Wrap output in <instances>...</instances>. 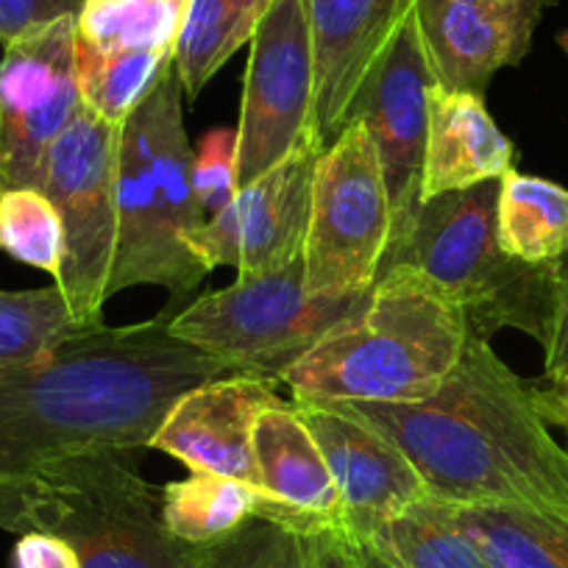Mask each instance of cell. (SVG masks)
Wrapping results in <instances>:
<instances>
[{
  "label": "cell",
  "mask_w": 568,
  "mask_h": 568,
  "mask_svg": "<svg viewBox=\"0 0 568 568\" xmlns=\"http://www.w3.org/2000/svg\"><path fill=\"white\" fill-rule=\"evenodd\" d=\"M14 568H81V560L59 535L26 532L14 544Z\"/></svg>",
  "instance_id": "cell-34"
},
{
  "label": "cell",
  "mask_w": 568,
  "mask_h": 568,
  "mask_svg": "<svg viewBox=\"0 0 568 568\" xmlns=\"http://www.w3.org/2000/svg\"><path fill=\"white\" fill-rule=\"evenodd\" d=\"M0 529L26 535L34 529V477L0 471Z\"/></svg>",
  "instance_id": "cell-33"
},
{
  "label": "cell",
  "mask_w": 568,
  "mask_h": 568,
  "mask_svg": "<svg viewBox=\"0 0 568 568\" xmlns=\"http://www.w3.org/2000/svg\"><path fill=\"white\" fill-rule=\"evenodd\" d=\"M363 296L326 298L307 293L304 260L267 273H240L223 291L204 293L173 310L168 329L176 341L232 363L240 374L278 382Z\"/></svg>",
  "instance_id": "cell-7"
},
{
  "label": "cell",
  "mask_w": 568,
  "mask_h": 568,
  "mask_svg": "<svg viewBox=\"0 0 568 568\" xmlns=\"http://www.w3.org/2000/svg\"><path fill=\"white\" fill-rule=\"evenodd\" d=\"M359 551H363V549H359ZM363 568H385V566H382V562H376L374 557L368 555V551H363Z\"/></svg>",
  "instance_id": "cell-37"
},
{
  "label": "cell",
  "mask_w": 568,
  "mask_h": 568,
  "mask_svg": "<svg viewBox=\"0 0 568 568\" xmlns=\"http://www.w3.org/2000/svg\"><path fill=\"white\" fill-rule=\"evenodd\" d=\"M329 404L393 440L435 501L527 507L568 521V449L540 418L532 385L477 332L426 402Z\"/></svg>",
  "instance_id": "cell-2"
},
{
  "label": "cell",
  "mask_w": 568,
  "mask_h": 568,
  "mask_svg": "<svg viewBox=\"0 0 568 568\" xmlns=\"http://www.w3.org/2000/svg\"><path fill=\"white\" fill-rule=\"evenodd\" d=\"M557 45H560L568 57V31H560V34H557Z\"/></svg>",
  "instance_id": "cell-38"
},
{
  "label": "cell",
  "mask_w": 568,
  "mask_h": 568,
  "mask_svg": "<svg viewBox=\"0 0 568 568\" xmlns=\"http://www.w3.org/2000/svg\"><path fill=\"white\" fill-rule=\"evenodd\" d=\"M551 0H418L415 26L435 87L483 95L521 62Z\"/></svg>",
  "instance_id": "cell-15"
},
{
  "label": "cell",
  "mask_w": 568,
  "mask_h": 568,
  "mask_svg": "<svg viewBox=\"0 0 568 568\" xmlns=\"http://www.w3.org/2000/svg\"><path fill=\"white\" fill-rule=\"evenodd\" d=\"M120 140L123 125L81 106L51 149L40 184L64 229L62 273L53 284L87 326H103L101 310L118 260Z\"/></svg>",
  "instance_id": "cell-8"
},
{
  "label": "cell",
  "mask_w": 568,
  "mask_h": 568,
  "mask_svg": "<svg viewBox=\"0 0 568 568\" xmlns=\"http://www.w3.org/2000/svg\"><path fill=\"white\" fill-rule=\"evenodd\" d=\"M190 0H81L75 51L90 57L176 53Z\"/></svg>",
  "instance_id": "cell-21"
},
{
  "label": "cell",
  "mask_w": 568,
  "mask_h": 568,
  "mask_svg": "<svg viewBox=\"0 0 568 568\" xmlns=\"http://www.w3.org/2000/svg\"><path fill=\"white\" fill-rule=\"evenodd\" d=\"M544 354L546 382L568 379V254L551 262V315Z\"/></svg>",
  "instance_id": "cell-31"
},
{
  "label": "cell",
  "mask_w": 568,
  "mask_h": 568,
  "mask_svg": "<svg viewBox=\"0 0 568 568\" xmlns=\"http://www.w3.org/2000/svg\"><path fill=\"white\" fill-rule=\"evenodd\" d=\"M271 3L273 0H190L173 53L184 95H199L212 75L254 40Z\"/></svg>",
  "instance_id": "cell-23"
},
{
  "label": "cell",
  "mask_w": 568,
  "mask_h": 568,
  "mask_svg": "<svg viewBox=\"0 0 568 568\" xmlns=\"http://www.w3.org/2000/svg\"><path fill=\"white\" fill-rule=\"evenodd\" d=\"M234 145H237V134L229 129H212L199 142L193 162V187L206 217L217 215L237 193Z\"/></svg>",
  "instance_id": "cell-30"
},
{
  "label": "cell",
  "mask_w": 568,
  "mask_h": 568,
  "mask_svg": "<svg viewBox=\"0 0 568 568\" xmlns=\"http://www.w3.org/2000/svg\"><path fill=\"white\" fill-rule=\"evenodd\" d=\"M471 337L463 310L407 267H385L368 296L278 382L293 398L418 404L433 398Z\"/></svg>",
  "instance_id": "cell-3"
},
{
  "label": "cell",
  "mask_w": 568,
  "mask_h": 568,
  "mask_svg": "<svg viewBox=\"0 0 568 568\" xmlns=\"http://www.w3.org/2000/svg\"><path fill=\"white\" fill-rule=\"evenodd\" d=\"M390 248V204L368 129L346 123L315 165L304 245L307 293L363 296L374 287Z\"/></svg>",
  "instance_id": "cell-9"
},
{
  "label": "cell",
  "mask_w": 568,
  "mask_h": 568,
  "mask_svg": "<svg viewBox=\"0 0 568 568\" xmlns=\"http://www.w3.org/2000/svg\"><path fill=\"white\" fill-rule=\"evenodd\" d=\"M357 546L385 568H490L435 499L376 524Z\"/></svg>",
  "instance_id": "cell-25"
},
{
  "label": "cell",
  "mask_w": 568,
  "mask_h": 568,
  "mask_svg": "<svg viewBox=\"0 0 568 568\" xmlns=\"http://www.w3.org/2000/svg\"><path fill=\"white\" fill-rule=\"evenodd\" d=\"M516 145L501 134L477 92L429 90V131L420 173V204L477 187L513 171Z\"/></svg>",
  "instance_id": "cell-19"
},
{
  "label": "cell",
  "mask_w": 568,
  "mask_h": 568,
  "mask_svg": "<svg viewBox=\"0 0 568 568\" xmlns=\"http://www.w3.org/2000/svg\"><path fill=\"white\" fill-rule=\"evenodd\" d=\"M131 452H90L34 471V529L68 540L81 568H204V546L162 521V490Z\"/></svg>",
  "instance_id": "cell-6"
},
{
  "label": "cell",
  "mask_w": 568,
  "mask_h": 568,
  "mask_svg": "<svg viewBox=\"0 0 568 568\" xmlns=\"http://www.w3.org/2000/svg\"><path fill=\"white\" fill-rule=\"evenodd\" d=\"M168 321L171 307L0 368V471L34 474L90 452L149 449L179 396L240 374L226 359L176 341Z\"/></svg>",
  "instance_id": "cell-1"
},
{
  "label": "cell",
  "mask_w": 568,
  "mask_h": 568,
  "mask_svg": "<svg viewBox=\"0 0 568 568\" xmlns=\"http://www.w3.org/2000/svg\"><path fill=\"white\" fill-rule=\"evenodd\" d=\"M95 329L101 326H87L75 318L57 284L40 291H0V368L34 363L62 343Z\"/></svg>",
  "instance_id": "cell-26"
},
{
  "label": "cell",
  "mask_w": 568,
  "mask_h": 568,
  "mask_svg": "<svg viewBox=\"0 0 568 568\" xmlns=\"http://www.w3.org/2000/svg\"><path fill=\"white\" fill-rule=\"evenodd\" d=\"M418 0H307L315 62V136L329 145Z\"/></svg>",
  "instance_id": "cell-17"
},
{
  "label": "cell",
  "mask_w": 568,
  "mask_h": 568,
  "mask_svg": "<svg viewBox=\"0 0 568 568\" xmlns=\"http://www.w3.org/2000/svg\"><path fill=\"white\" fill-rule=\"evenodd\" d=\"M304 568H363V551L341 529L302 535Z\"/></svg>",
  "instance_id": "cell-35"
},
{
  "label": "cell",
  "mask_w": 568,
  "mask_h": 568,
  "mask_svg": "<svg viewBox=\"0 0 568 568\" xmlns=\"http://www.w3.org/2000/svg\"><path fill=\"white\" fill-rule=\"evenodd\" d=\"M324 149L321 140L304 142L287 160L240 187L217 215L190 234L187 245L206 271L226 265L240 276L304 260L315 165Z\"/></svg>",
  "instance_id": "cell-12"
},
{
  "label": "cell",
  "mask_w": 568,
  "mask_h": 568,
  "mask_svg": "<svg viewBox=\"0 0 568 568\" xmlns=\"http://www.w3.org/2000/svg\"><path fill=\"white\" fill-rule=\"evenodd\" d=\"M326 457L343 505V532L359 544L376 524L429 501V488L402 449L374 426L321 398H293Z\"/></svg>",
  "instance_id": "cell-14"
},
{
  "label": "cell",
  "mask_w": 568,
  "mask_h": 568,
  "mask_svg": "<svg viewBox=\"0 0 568 568\" xmlns=\"http://www.w3.org/2000/svg\"><path fill=\"white\" fill-rule=\"evenodd\" d=\"M204 568H304L302 535L251 518L217 544L204 546Z\"/></svg>",
  "instance_id": "cell-29"
},
{
  "label": "cell",
  "mask_w": 568,
  "mask_h": 568,
  "mask_svg": "<svg viewBox=\"0 0 568 568\" xmlns=\"http://www.w3.org/2000/svg\"><path fill=\"white\" fill-rule=\"evenodd\" d=\"M0 248L12 260L53 276L62 273L64 229L57 206L40 190L0 193Z\"/></svg>",
  "instance_id": "cell-28"
},
{
  "label": "cell",
  "mask_w": 568,
  "mask_h": 568,
  "mask_svg": "<svg viewBox=\"0 0 568 568\" xmlns=\"http://www.w3.org/2000/svg\"><path fill=\"white\" fill-rule=\"evenodd\" d=\"M499 179L435 195L415 212L385 267H407L463 310L477 335L518 329L544 346L551 315V265H529L501 251L496 229Z\"/></svg>",
  "instance_id": "cell-5"
},
{
  "label": "cell",
  "mask_w": 568,
  "mask_h": 568,
  "mask_svg": "<svg viewBox=\"0 0 568 568\" xmlns=\"http://www.w3.org/2000/svg\"><path fill=\"white\" fill-rule=\"evenodd\" d=\"M496 229L507 256L529 265H551L568 254V190L507 171L499 179Z\"/></svg>",
  "instance_id": "cell-22"
},
{
  "label": "cell",
  "mask_w": 568,
  "mask_h": 568,
  "mask_svg": "<svg viewBox=\"0 0 568 568\" xmlns=\"http://www.w3.org/2000/svg\"><path fill=\"white\" fill-rule=\"evenodd\" d=\"M532 398L540 418L549 426H560L568 435V379L546 382V387L532 385Z\"/></svg>",
  "instance_id": "cell-36"
},
{
  "label": "cell",
  "mask_w": 568,
  "mask_h": 568,
  "mask_svg": "<svg viewBox=\"0 0 568 568\" xmlns=\"http://www.w3.org/2000/svg\"><path fill=\"white\" fill-rule=\"evenodd\" d=\"M79 109L75 18H62L3 45L0 193L40 190L51 149Z\"/></svg>",
  "instance_id": "cell-11"
},
{
  "label": "cell",
  "mask_w": 568,
  "mask_h": 568,
  "mask_svg": "<svg viewBox=\"0 0 568 568\" xmlns=\"http://www.w3.org/2000/svg\"><path fill=\"white\" fill-rule=\"evenodd\" d=\"M433 87V70L426 62L413 12L348 109V123L359 120L368 129L385 176L387 204H390L387 254L409 232L420 206V173H424Z\"/></svg>",
  "instance_id": "cell-13"
},
{
  "label": "cell",
  "mask_w": 568,
  "mask_h": 568,
  "mask_svg": "<svg viewBox=\"0 0 568 568\" xmlns=\"http://www.w3.org/2000/svg\"><path fill=\"white\" fill-rule=\"evenodd\" d=\"M184 87L168 64L154 90L123 123L118 176V260L109 298L136 284H156L184 298L210 271L187 237L206 221L193 187L195 151L182 118Z\"/></svg>",
  "instance_id": "cell-4"
},
{
  "label": "cell",
  "mask_w": 568,
  "mask_h": 568,
  "mask_svg": "<svg viewBox=\"0 0 568 568\" xmlns=\"http://www.w3.org/2000/svg\"><path fill=\"white\" fill-rule=\"evenodd\" d=\"M276 382L262 376H215L190 387L156 429L151 449L176 457L199 474L237 479L260 490L254 426L265 409L284 404Z\"/></svg>",
  "instance_id": "cell-16"
},
{
  "label": "cell",
  "mask_w": 568,
  "mask_h": 568,
  "mask_svg": "<svg viewBox=\"0 0 568 568\" xmlns=\"http://www.w3.org/2000/svg\"><path fill=\"white\" fill-rule=\"evenodd\" d=\"M265 494L237 479L190 471L187 479L162 488V521L190 546H212L260 518Z\"/></svg>",
  "instance_id": "cell-24"
},
{
  "label": "cell",
  "mask_w": 568,
  "mask_h": 568,
  "mask_svg": "<svg viewBox=\"0 0 568 568\" xmlns=\"http://www.w3.org/2000/svg\"><path fill=\"white\" fill-rule=\"evenodd\" d=\"M490 568H568V521L527 507L444 505Z\"/></svg>",
  "instance_id": "cell-20"
},
{
  "label": "cell",
  "mask_w": 568,
  "mask_h": 568,
  "mask_svg": "<svg viewBox=\"0 0 568 568\" xmlns=\"http://www.w3.org/2000/svg\"><path fill=\"white\" fill-rule=\"evenodd\" d=\"M173 57L168 53H125V57H90L75 51V81L81 106L106 123L123 125L145 101L165 73Z\"/></svg>",
  "instance_id": "cell-27"
},
{
  "label": "cell",
  "mask_w": 568,
  "mask_h": 568,
  "mask_svg": "<svg viewBox=\"0 0 568 568\" xmlns=\"http://www.w3.org/2000/svg\"><path fill=\"white\" fill-rule=\"evenodd\" d=\"M254 463L265 494L260 518L296 535L341 529L343 505L313 429L293 402L265 409L254 426Z\"/></svg>",
  "instance_id": "cell-18"
},
{
  "label": "cell",
  "mask_w": 568,
  "mask_h": 568,
  "mask_svg": "<svg viewBox=\"0 0 568 568\" xmlns=\"http://www.w3.org/2000/svg\"><path fill=\"white\" fill-rule=\"evenodd\" d=\"M248 45L240 125L234 131L237 190L287 160L304 142L318 140L307 0H273Z\"/></svg>",
  "instance_id": "cell-10"
},
{
  "label": "cell",
  "mask_w": 568,
  "mask_h": 568,
  "mask_svg": "<svg viewBox=\"0 0 568 568\" xmlns=\"http://www.w3.org/2000/svg\"><path fill=\"white\" fill-rule=\"evenodd\" d=\"M79 9L81 0H0V42L7 45L57 20L75 18Z\"/></svg>",
  "instance_id": "cell-32"
}]
</instances>
